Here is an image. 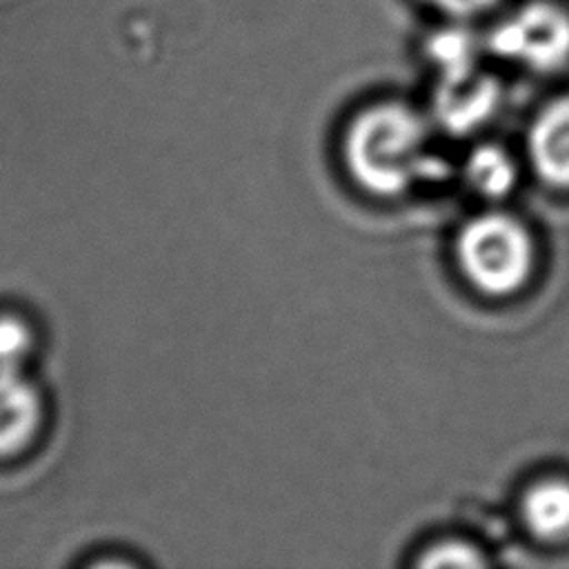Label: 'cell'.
<instances>
[{
    "mask_svg": "<svg viewBox=\"0 0 569 569\" xmlns=\"http://www.w3.org/2000/svg\"><path fill=\"white\" fill-rule=\"evenodd\" d=\"M480 44L469 29L442 27L427 38V56L438 67L440 78L462 76L476 69Z\"/></svg>",
    "mask_w": 569,
    "mask_h": 569,
    "instance_id": "9c48e42d",
    "label": "cell"
},
{
    "mask_svg": "<svg viewBox=\"0 0 569 569\" xmlns=\"http://www.w3.org/2000/svg\"><path fill=\"white\" fill-rule=\"evenodd\" d=\"M527 527L540 538H560L569 533V482L549 478L533 485L522 498Z\"/></svg>",
    "mask_w": 569,
    "mask_h": 569,
    "instance_id": "52a82bcc",
    "label": "cell"
},
{
    "mask_svg": "<svg viewBox=\"0 0 569 569\" xmlns=\"http://www.w3.org/2000/svg\"><path fill=\"white\" fill-rule=\"evenodd\" d=\"M456 256L467 280L491 296L520 289L533 267V244L527 229L505 213L469 220L458 233Z\"/></svg>",
    "mask_w": 569,
    "mask_h": 569,
    "instance_id": "7a4b0ae2",
    "label": "cell"
},
{
    "mask_svg": "<svg viewBox=\"0 0 569 569\" xmlns=\"http://www.w3.org/2000/svg\"><path fill=\"white\" fill-rule=\"evenodd\" d=\"M422 567H480L485 565L482 556L465 545V542H442L431 549L418 560Z\"/></svg>",
    "mask_w": 569,
    "mask_h": 569,
    "instance_id": "8fae6325",
    "label": "cell"
},
{
    "mask_svg": "<svg viewBox=\"0 0 569 569\" xmlns=\"http://www.w3.org/2000/svg\"><path fill=\"white\" fill-rule=\"evenodd\" d=\"M496 56L533 71H556L569 60V13L547 0L529 2L489 33Z\"/></svg>",
    "mask_w": 569,
    "mask_h": 569,
    "instance_id": "3957f363",
    "label": "cell"
},
{
    "mask_svg": "<svg viewBox=\"0 0 569 569\" xmlns=\"http://www.w3.org/2000/svg\"><path fill=\"white\" fill-rule=\"evenodd\" d=\"M47 420L44 396L24 369H0V460L29 451Z\"/></svg>",
    "mask_w": 569,
    "mask_h": 569,
    "instance_id": "277c9868",
    "label": "cell"
},
{
    "mask_svg": "<svg viewBox=\"0 0 569 569\" xmlns=\"http://www.w3.org/2000/svg\"><path fill=\"white\" fill-rule=\"evenodd\" d=\"M529 156L542 180L569 187V98L549 102L531 124Z\"/></svg>",
    "mask_w": 569,
    "mask_h": 569,
    "instance_id": "8992f818",
    "label": "cell"
},
{
    "mask_svg": "<svg viewBox=\"0 0 569 569\" xmlns=\"http://www.w3.org/2000/svg\"><path fill=\"white\" fill-rule=\"evenodd\" d=\"M342 156L351 178L376 196H398L447 171L445 162L429 153L420 116L398 102L358 113L345 131Z\"/></svg>",
    "mask_w": 569,
    "mask_h": 569,
    "instance_id": "6da1fadb",
    "label": "cell"
},
{
    "mask_svg": "<svg viewBox=\"0 0 569 569\" xmlns=\"http://www.w3.org/2000/svg\"><path fill=\"white\" fill-rule=\"evenodd\" d=\"M36 349L31 322L18 313H0V369H24Z\"/></svg>",
    "mask_w": 569,
    "mask_h": 569,
    "instance_id": "30bf717a",
    "label": "cell"
},
{
    "mask_svg": "<svg viewBox=\"0 0 569 569\" xmlns=\"http://www.w3.org/2000/svg\"><path fill=\"white\" fill-rule=\"evenodd\" d=\"M500 89L493 78L476 69L462 76L440 78L433 93V113L453 133H469L480 127L498 107Z\"/></svg>",
    "mask_w": 569,
    "mask_h": 569,
    "instance_id": "5b68a950",
    "label": "cell"
},
{
    "mask_svg": "<svg viewBox=\"0 0 569 569\" xmlns=\"http://www.w3.org/2000/svg\"><path fill=\"white\" fill-rule=\"evenodd\" d=\"M427 2L451 16H476L493 7L498 0H427Z\"/></svg>",
    "mask_w": 569,
    "mask_h": 569,
    "instance_id": "7c38bea8",
    "label": "cell"
},
{
    "mask_svg": "<svg viewBox=\"0 0 569 569\" xmlns=\"http://www.w3.org/2000/svg\"><path fill=\"white\" fill-rule=\"evenodd\" d=\"M467 182L485 198L505 196L516 182V167L509 153L496 144L476 147L465 162Z\"/></svg>",
    "mask_w": 569,
    "mask_h": 569,
    "instance_id": "ba28073f",
    "label": "cell"
}]
</instances>
